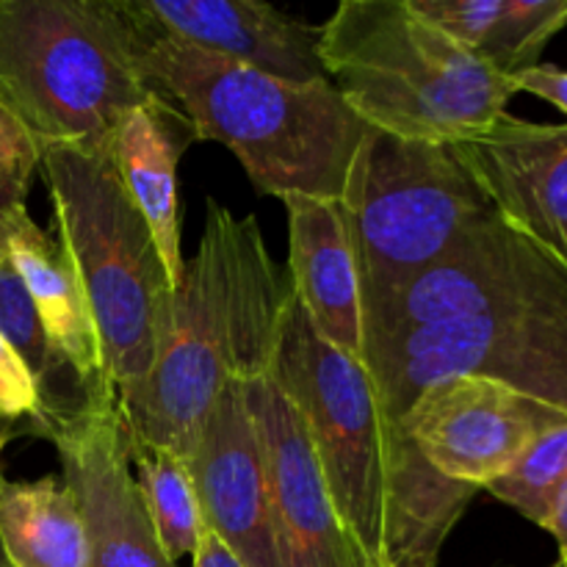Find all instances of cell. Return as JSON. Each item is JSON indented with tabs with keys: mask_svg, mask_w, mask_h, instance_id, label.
<instances>
[{
	"mask_svg": "<svg viewBox=\"0 0 567 567\" xmlns=\"http://www.w3.org/2000/svg\"><path fill=\"white\" fill-rule=\"evenodd\" d=\"M363 349L393 432L388 565L435 567L480 491L437 476L399 424L449 377L502 382L567 415V264L491 208L435 264L363 305Z\"/></svg>",
	"mask_w": 567,
	"mask_h": 567,
	"instance_id": "obj_1",
	"label": "cell"
},
{
	"mask_svg": "<svg viewBox=\"0 0 567 567\" xmlns=\"http://www.w3.org/2000/svg\"><path fill=\"white\" fill-rule=\"evenodd\" d=\"M288 299L291 280L277 269L255 214L236 216L208 199L158 360L142 385L116 396L125 435L188 463L221 391L269 377Z\"/></svg>",
	"mask_w": 567,
	"mask_h": 567,
	"instance_id": "obj_2",
	"label": "cell"
},
{
	"mask_svg": "<svg viewBox=\"0 0 567 567\" xmlns=\"http://www.w3.org/2000/svg\"><path fill=\"white\" fill-rule=\"evenodd\" d=\"M122 3L136 25L144 83L186 114L197 142L225 144L260 194L341 199L369 125L330 81H280L205 53L161 31L136 0Z\"/></svg>",
	"mask_w": 567,
	"mask_h": 567,
	"instance_id": "obj_3",
	"label": "cell"
},
{
	"mask_svg": "<svg viewBox=\"0 0 567 567\" xmlns=\"http://www.w3.org/2000/svg\"><path fill=\"white\" fill-rule=\"evenodd\" d=\"M321 64L369 127L454 144L491 127L513 78L449 39L410 0H343L321 25Z\"/></svg>",
	"mask_w": 567,
	"mask_h": 567,
	"instance_id": "obj_4",
	"label": "cell"
},
{
	"mask_svg": "<svg viewBox=\"0 0 567 567\" xmlns=\"http://www.w3.org/2000/svg\"><path fill=\"white\" fill-rule=\"evenodd\" d=\"M147 94L122 0H0V103L39 150H109Z\"/></svg>",
	"mask_w": 567,
	"mask_h": 567,
	"instance_id": "obj_5",
	"label": "cell"
},
{
	"mask_svg": "<svg viewBox=\"0 0 567 567\" xmlns=\"http://www.w3.org/2000/svg\"><path fill=\"white\" fill-rule=\"evenodd\" d=\"M39 169L59 241L92 308L105 374L120 396L142 385L158 360L175 286L109 150L44 147Z\"/></svg>",
	"mask_w": 567,
	"mask_h": 567,
	"instance_id": "obj_6",
	"label": "cell"
},
{
	"mask_svg": "<svg viewBox=\"0 0 567 567\" xmlns=\"http://www.w3.org/2000/svg\"><path fill=\"white\" fill-rule=\"evenodd\" d=\"M343 225L363 302L435 264L493 208L452 144L369 127L347 172Z\"/></svg>",
	"mask_w": 567,
	"mask_h": 567,
	"instance_id": "obj_7",
	"label": "cell"
},
{
	"mask_svg": "<svg viewBox=\"0 0 567 567\" xmlns=\"http://www.w3.org/2000/svg\"><path fill=\"white\" fill-rule=\"evenodd\" d=\"M269 377L297 408L341 520L374 567H388L393 432L369 369L332 349L291 291Z\"/></svg>",
	"mask_w": 567,
	"mask_h": 567,
	"instance_id": "obj_8",
	"label": "cell"
},
{
	"mask_svg": "<svg viewBox=\"0 0 567 567\" xmlns=\"http://www.w3.org/2000/svg\"><path fill=\"white\" fill-rule=\"evenodd\" d=\"M567 415L502 382L449 377L426 388L399 424L426 465L446 482L485 491Z\"/></svg>",
	"mask_w": 567,
	"mask_h": 567,
	"instance_id": "obj_9",
	"label": "cell"
},
{
	"mask_svg": "<svg viewBox=\"0 0 567 567\" xmlns=\"http://www.w3.org/2000/svg\"><path fill=\"white\" fill-rule=\"evenodd\" d=\"M291 567H374L338 515L297 408L271 377L244 385Z\"/></svg>",
	"mask_w": 567,
	"mask_h": 567,
	"instance_id": "obj_10",
	"label": "cell"
},
{
	"mask_svg": "<svg viewBox=\"0 0 567 567\" xmlns=\"http://www.w3.org/2000/svg\"><path fill=\"white\" fill-rule=\"evenodd\" d=\"M205 526L241 567H291L282 551L264 452L244 385L221 391L199 430L192 460Z\"/></svg>",
	"mask_w": 567,
	"mask_h": 567,
	"instance_id": "obj_11",
	"label": "cell"
},
{
	"mask_svg": "<svg viewBox=\"0 0 567 567\" xmlns=\"http://www.w3.org/2000/svg\"><path fill=\"white\" fill-rule=\"evenodd\" d=\"M53 446L86 526V567H177L144 509L116 404L64 430Z\"/></svg>",
	"mask_w": 567,
	"mask_h": 567,
	"instance_id": "obj_12",
	"label": "cell"
},
{
	"mask_svg": "<svg viewBox=\"0 0 567 567\" xmlns=\"http://www.w3.org/2000/svg\"><path fill=\"white\" fill-rule=\"evenodd\" d=\"M452 147L493 210L567 264V125L504 114Z\"/></svg>",
	"mask_w": 567,
	"mask_h": 567,
	"instance_id": "obj_13",
	"label": "cell"
},
{
	"mask_svg": "<svg viewBox=\"0 0 567 567\" xmlns=\"http://www.w3.org/2000/svg\"><path fill=\"white\" fill-rule=\"evenodd\" d=\"M164 33L291 83L330 81L321 25L260 0H136Z\"/></svg>",
	"mask_w": 567,
	"mask_h": 567,
	"instance_id": "obj_14",
	"label": "cell"
},
{
	"mask_svg": "<svg viewBox=\"0 0 567 567\" xmlns=\"http://www.w3.org/2000/svg\"><path fill=\"white\" fill-rule=\"evenodd\" d=\"M288 210V280L313 330L332 349L363 360L360 282L338 199L282 197Z\"/></svg>",
	"mask_w": 567,
	"mask_h": 567,
	"instance_id": "obj_15",
	"label": "cell"
},
{
	"mask_svg": "<svg viewBox=\"0 0 567 567\" xmlns=\"http://www.w3.org/2000/svg\"><path fill=\"white\" fill-rule=\"evenodd\" d=\"M194 142L197 133L186 114L166 97L150 92L147 100L120 122L109 144L116 175L147 219L175 291L186 264L181 252L177 166Z\"/></svg>",
	"mask_w": 567,
	"mask_h": 567,
	"instance_id": "obj_16",
	"label": "cell"
},
{
	"mask_svg": "<svg viewBox=\"0 0 567 567\" xmlns=\"http://www.w3.org/2000/svg\"><path fill=\"white\" fill-rule=\"evenodd\" d=\"M9 264L25 286L39 321L48 336L64 349L72 363L100 388H111L103 365L97 327L86 291L78 277L75 264L61 247L59 238H50L31 214L22 208L11 210Z\"/></svg>",
	"mask_w": 567,
	"mask_h": 567,
	"instance_id": "obj_17",
	"label": "cell"
},
{
	"mask_svg": "<svg viewBox=\"0 0 567 567\" xmlns=\"http://www.w3.org/2000/svg\"><path fill=\"white\" fill-rule=\"evenodd\" d=\"M0 336L25 363L39 393V437L50 443L70 426L114 408V388H100L48 336L14 266H0Z\"/></svg>",
	"mask_w": 567,
	"mask_h": 567,
	"instance_id": "obj_18",
	"label": "cell"
},
{
	"mask_svg": "<svg viewBox=\"0 0 567 567\" xmlns=\"http://www.w3.org/2000/svg\"><path fill=\"white\" fill-rule=\"evenodd\" d=\"M0 548L11 567H86V526L70 485L0 474Z\"/></svg>",
	"mask_w": 567,
	"mask_h": 567,
	"instance_id": "obj_19",
	"label": "cell"
},
{
	"mask_svg": "<svg viewBox=\"0 0 567 567\" xmlns=\"http://www.w3.org/2000/svg\"><path fill=\"white\" fill-rule=\"evenodd\" d=\"M127 457L136 471V485L142 493L153 529L158 535L161 548L172 563L197 551L199 537L208 529L199 507L197 487H194L192 468L183 457L169 449L127 437Z\"/></svg>",
	"mask_w": 567,
	"mask_h": 567,
	"instance_id": "obj_20",
	"label": "cell"
},
{
	"mask_svg": "<svg viewBox=\"0 0 567 567\" xmlns=\"http://www.w3.org/2000/svg\"><path fill=\"white\" fill-rule=\"evenodd\" d=\"M567 25V0H502V14L480 59L515 78L540 64L546 44Z\"/></svg>",
	"mask_w": 567,
	"mask_h": 567,
	"instance_id": "obj_21",
	"label": "cell"
},
{
	"mask_svg": "<svg viewBox=\"0 0 567 567\" xmlns=\"http://www.w3.org/2000/svg\"><path fill=\"white\" fill-rule=\"evenodd\" d=\"M567 480V421L554 426V430L543 432L524 454L518 463L487 485L498 502L509 504L518 509L524 518L546 529L548 515H551V504L557 498L559 487Z\"/></svg>",
	"mask_w": 567,
	"mask_h": 567,
	"instance_id": "obj_22",
	"label": "cell"
},
{
	"mask_svg": "<svg viewBox=\"0 0 567 567\" xmlns=\"http://www.w3.org/2000/svg\"><path fill=\"white\" fill-rule=\"evenodd\" d=\"M0 430L39 435V393L20 354L0 336Z\"/></svg>",
	"mask_w": 567,
	"mask_h": 567,
	"instance_id": "obj_23",
	"label": "cell"
},
{
	"mask_svg": "<svg viewBox=\"0 0 567 567\" xmlns=\"http://www.w3.org/2000/svg\"><path fill=\"white\" fill-rule=\"evenodd\" d=\"M39 161H42L39 144L22 127V122L0 103V175L28 197Z\"/></svg>",
	"mask_w": 567,
	"mask_h": 567,
	"instance_id": "obj_24",
	"label": "cell"
},
{
	"mask_svg": "<svg viewBox=\"0 0 567 567\" xmlns=\"http://www.w3.org/2000/svg\"><path fill=\"white\" fill-rule=\"evenodd\" d=\"M513 81L518 92L537 94V97L548 100V103H554L567 114V70H559V66L551 64H537L515 75Z\"/></svg>",
	"mask_w": 567,
	"mask_h": 567,
	"instance_id": "obj_25",
	"label": "cell"
},
{
	"mask_svg": "<svg viewBox=\"0 0 567 567\" xmlns=\"http://www.w3.org/2000/svg\"><path fill=\"white\" fill-rule=\"evenodd\" d=\"M192 557H194V567H241L238 565V559L227 551L225 543H221L210 529L203 532L197 551H194Z\"/></svg>",
	"mask_w": 567,
	"mask_h": 567,
	"instance_id": "obj_26",
	"label": "cell"
},
{
	"mask_svg": "<svg viewBox=\"0 0 567 567\" xmlns=\"http://www.w3.org/2000/svg\"><path fill=\"white\" fill-rule=\"evenodd\" d=\"M546 532H551L554 540H557V548H559L557 565L567 567V480L563 482V487H559L557 498H554Z\"/></svg>",
	"mask_w": 567,
	"mask_h": 567,
	"instance_id": "obj_27",
	"label": "cell"
},
{
	"mask_svg": "<svg viewBox=\"0 0 567 567\" xmlns=\"http://www.w3.org/2000/svg\"><path fill=\"white\" fill-rule=\"evenodd\" d=\"M20 205H25V194H22L20 188L11 186V183L0 175V214H9V210L20 208Z\"/></svg>",
	"mask_w": 567,
	"mask_h": 567,
	"instance_id": "obj_28",
	"label": "cell"
},
{
	"mask_svg": "<svg viewBox=\"0 0 567 567\" xmlns=\"http://www.w3.org/2000/svg\"><path fill=\"white\" fill-rule=\"evenodd\" d=\"M9 233H11V210L9 214H0V266L9 260Z\"/></svg>",
	"mask_w": 567,
	"mask_h": 567,
	"instance_id": "obj_29",
	"label": "cell"
},
{
	"mask_svg": "<svg viewBox=\"0 0 567 567\" xmlns=\"http://www.w3.org/2000/svg\"><path fill=\"white\" fill-rule=\"evenodd\" d=\"M0 567H11V565H9V559H6L3 548H0Z\"/></svg>",
	"mask_w": 567,
	"mask_h": 567,
	"instance_id": "obj_30",
	"label": "cell"
},
{
	"mask_svg": "<svg viewBox=\"0 0 567 567\" xmlns=\"http://www.w3.org/2000/svg\"><path fill=\"white\" fill-rule=\"evenodd\" d=\"M6 441H9V435H6V432H3V430H0V449H3V446H6Z\"/></svg>",
	"mask_w": 567,
	"mask_h": 567,
	"instance_id": "obj_31",
	"label": "cell"
},
{
	"mask_svg": "<svg viewBox=\"0 0 567 567\" xmlns=\"http://www.w3.org/2000/svg\"><path fill=\"white\" fill-rule=\"evenodd\" d=\"M551 567H559V565H551Z\"/></svg>",
	"mask_w": 567,
	"mask_h": 567,
	"instance_id": "obj_32",
	"label": "cell"
}]
</instances>
